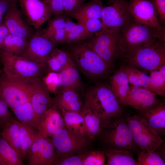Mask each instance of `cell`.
Instances as JSON below:
<instances>
[{
  "instance_id": "cell-1",
  "label": "cell",
  "mask_w": 165,
  "mask_h": 165,
  "mask_svg": "<svg viewBox=\"0 0 165 165\" xmlns=\"http://www.w3.org/2000/svg\"><path fill=\"white\" fill-rule=\"evenodd\" d=\"M83 106L90 108L99 117L101 127L126 113L110 86L99 84L87 91Z\"/></svg>"
},
{
  "instance_id": "cell-2",
  "label": "cell",
  "mask_w": 165,
  "mask_h": 165,
  "mask_svg": "<svg viewBox=\"0 0 165 165\" xmlns=\"http://www.w3.org/2000/svg\"><path fill=\"white\" fill-rule=\"evenodd\" d=\"M121 57L158 40L165 41V29H160L138 24L133 20L118 32Z\"/></svg>"
},
{
  "instance_id": "cell-3",
  "label": "cell",
  "mask_w": 165,
  "mask_h": 165,
  "mask_svg": "<svg viewBox=\"0 0 165 165\" xmlns=\"http://www.w3.org/2000/svg\"><path fill=\"white\" fill-rule=\"evenodd\" d=\"M67 51L78 68L88 79L105 77L112 67L103 60L85 41L68 44Z\"/></svg>"
},
{
  "instance_id": "cell-4",
  "label": "cell",
  "mask_w": 165,
  "mask_h": 165,
  "mask_svg": "<svg viewBox=\"0 0 165 165\" xmlns=\"http://www.w3.org/2000/svg\"><path fill=\"white\" fill-rule=\"evenodd\" d=\"M126 114L101 127L97 135L105 149L124 150L137 154L140 150L133 140Z\"/></svg>"
},
{
  "instance_id": "cell-5",
  "label": "cell",
  "mask_w": 165,
  "mask_h": 165,
  "mask_svg": "<svg viewBox=\"0 0 165 165\" xmlns=\"http://www.w3.org/2000/svg\"><path fill=\"white\" fill-rule=\"evenodd\" d=\"M0 58L4 74L13 81L40 78L46 70L41 64L20 55L0 51Z\"/></svg>"
},
{
  "instance_id": "cell-6",
  "label": "cell",
  "mask_w": 165,
  "mask_h": 165,
  "mask_svg": "<svg viewBox=\"0 0 165 165\" xmlns=\"http://www.w3.org/2000/svg\"><path fill=\"white\" fill-rule=\"evenodd\" d=\"M128 65L150 72L165 64V41L158 40L127 56Z\"/></svg>"
},
{
  "instance_id": "cell-7",
  "label": "cell",
  "mask_w": 165,
  "mask_h": 165,
  "mask_svg": "<svg viewBox=\"0 0 165 165\" xmlns=\"http://www.w3.org/2000/svg\"><path fill=\"white\" fill-rule=\"evenodd\" d=\"M125 117L133 140L140 151L152 152L163 143L161 138L139 114L132 115L126 113Z\"/></svg>"
},
{
  "instance_id": "cell-8",
  "label": "cell",
  "mask_w": 165,
  "mask_h": 165,
  "mask_svg": "<svg viewBox=\"0 0 165 165\" xmlns=\"http://www.w3.org/2000/svg\"><path fill=\"white\" fill-rule=\"evenodd\" d=\"M119 31L103 28L85 41L103 60L112 66L116 59L121 57L118 41Z\"/></svg>"
},
{
  "instance_id": "cell-9",
  "label": "cell",
  "mask_w": 165,
  "mask_h": 165,
  "mask_svg": "<svg viewBox=\"0 0 165 165\" xmlns=\"http://www.w3.org/2000/svg\"><path fill=\"white\" fill-rule=\"evenodd\" d=\"M57 158H63L84 152L90 140L86 136L75 133L65 126L52 137Z\"/></svg>"
},
{
  "instance_id": "cell-10",
  "label": "cell",
  "mask_w": 165,
  "mask_h": 165,
  "mask_svg": "<svg viewBox=\"0 0 165 165\" xmlns=\"http://www.w3.org/2000/svg\"><path fill=\"white\" fill-rule=\"evenodd\" d=\"M101 21L103 28L119 31L133 20L127 0H108L104 6Z\"/></svg>"
},
{
  "instance_id": "cell-11",
  "label": "cell",
  "mask_w": 165,
  "mask_h": 165,
  "mask_svg": "<svg viewBox=\"0 0 165 165\" xmlns=\"http://www.w3.org/2000/svg\"><path fill=\"white\" fill-rule=\"evenodd\" d=\"M0 97L12 110L30 101L31 93L26 84L12 80L4 73L0 77Z\"/></svg>"
},
{
  "instance_id": "cell-12",
  "label": "cell",
  "mask_w": 165,
  "mask_h": 165,
  "mask_svg": "<svg viewBox=\"0 0 165 165\" xmlns=\"http://www.w3.org/2000/svg\"><path fill=\"white\" fill-rule=\"evenodd\" d=\"M55 46L42 34L39 29L28 39L20 56L41 64L46 69L47 59Z\"/></svg>"
},
{
  "instance_id": "cell-13",
  "label": "cell",
  "mask_w": 165,
  "mask_h": 165,
  "mask_svg": "<svg viewBox=\"0 0 165 165\" xmlns=\"http://www.w3.org/2000/svg\"><path fill=\"white\" fill-rule=\"evenodd\" d=\"M28 86L31 93L30 102L39 124L41 118L53 104L50 92L42 79L36 77L24 82Z\"/></svg>"
},
{
  "instance_id": "cell-14",
  "label": "cell",
  "mask_w": 165,
  "mask_h": 165,
  "mask_svg": "<svg viewBox=\"0 0 165 165\" xmlns=\"http://www.w3.org/2000/svg\"><path fill=\"white\" fill-rule=\"evenodd\" d=\"M19 3L27 23L37 30L53 15L47 4L42 0H19Z\"/></svg>"
},
{
  "instance_id": "cell-15",
  "label": "cell",
  "mask_w": 165,
  "mask_h": 165,
  "mask_svg": "<svg viewBox=\"0 0 165 165\" xmlns=\"http://www.w3.org/2000/svg\"><path fill=\"white\" fill-rule=\"evenodd\" d=\"M128 8L133 20L139 24L160 29H165L159 23L157 13L151 0H129Z\"/></svg>"
},
{
  "instance_id": "cell-16",
  "label": "cell",
  "mask_w": 165,
  "mask_h": 165,
  "mask_svg": "<svg viewBox=\"0 0 165 165\" xmlns=\"http://www.w3.org/2000/svg\"><path fill=\"white\" fill-rule=\"evenodd\" d=\"M26 158L28 165H52L57 158L51 139L41 137L32 145Z\"/></svg>"
},
{
  "instance_id": "cell-17",
  "label": "cell",
  "mask_w": 165,
  "mask_h": 165,
  "mask_svg": "<svg viewBox=\"0 0 165 165\" xmlns=\"http://www.w3.org/2000/svg\"><path fill=\"white\" fill-rule=\"evenodd\" d=\"M3 22L9 33L27 40L34 33L17 6L11 7L5 15Z\"/></svg>"
},
{
  "instance_id": "cell-18",
  "label": "cell",
  "mask_w": 165,
  "mask_h": 165,
  "mask_svg": "<svg viewBox=\"0 0 165 165\" xmlns=\"http://www.w3.org/2000/svg\"><path fill=\"white\" fill-rule=\"evenodd\" d=\"M156 95L148 89L131 85L124 105V106H130L139 112H142L150 108L158 102Z\"/></svg>"
},
{
  "instance_id": "cell-19",
  "label": "cell",
  "mask_w": 165,
  "mask_h": 165,
  "mask_svg": "<svg viewBox=\"0 0 165 165\" xmlns=\"http://www.w3.org/2000/svg\"><path fill=\"white\" fill-rule=\"evenodd\" d=\"M64 126L61 111L53 103L41 116L38 124V131L41 137L51 138Z\"/></svg>"
},
{
  "instance_id": "cell-20",
  "label": "cell",
  "mask_w": 165,
  "mask_h": 165,
  "mask_svg": "<svg viewBox=\"0 0 165 165\" xmlns=\"http://www.w3.org/2000/svg\"><path fill=\"white\" fill-rule=\"evenodd\" d=\"M140 115L146 121L151 128L160 137L165 134V105L158 102L153 106L142 112Z\"/></svg>"
},
{
  "instance_id": "cell-21",
  "label": "cell",
  "mask_w": 165,
  "mask_h": 165,
  "mask_svg": "<svg viewBox=\"0 0 165 165\" xmlns=\"http://www.w3.org/2000/svg\"><path fill=\"white\" fill-rule=\"evenodd\" d=\"M78 93L71 89L61 90L53 98V103L59 108L80 113L82 106Z\"/></svg>"
},
{
  "instance_id": "cell-22",
  "label": "cell",
  "mask_w": 165,
  "mask_h": 165,
  "mask_svg": "<svg viewBox=\"0 0 165 165\" xmlns=\"http://www.w3.org/2000/svg\"><path fill=\"white\" fill-rule=\"evenodd\" d=\"M61 90L71 89L78 92L82 87V82L74 62L58 72Z\"/></svg>"
},
{
  "instance_id": "cell-23",
  "label": "cell",
  "mask_w": 165,
  "mask_h": 165,
  "mask_svg": "<svg viewBox=\"0 0 165 165\" xmlns=\"http://www.w3.org/2000/svg\"><path fill=\"white\" fill-rule=\"evenodd\" d=\"M104 6L101 0H92L85 3L67 16L75 19L78 22L90 18L101 20Z\"/></svg>"
},
{
  "instance_id": "cell-24",
  "label": "cell",
  "mask_w": 165,
  "mask_h": 165,
  "mask_svg": "<svg viewBox=\"0 0 165 165\" xmlns=\"http://www.w3.org/2000/svg\"><path fill=\"white\" fill-rule=\"evenodd\" d=\"M19 128V122L13 117L2 124L0 136L16 150L22 158Z\"/></svg>"
},
{
  "instance_id": "cell-25",
  "label": "cell",
  "mask_w": 165,
  "mask_h": 165,
  "mask_svg": "<svg viewBox=\"0 0 165 165\" xmlns=\"http://www.w3.org/2000/svg\"><path fill=\"white\" fill-rule=\"evenodd\" d=\"M110 87L124 106L125 100L130 88V83L123 66L109 78Z\"/></svg>"
},
{
  "instance_id": "cell-26",
  "label": "cell",
  "mask_w": 165,
  "mask_h": 165,
  "mask_svg": "<svg viewBox=\"0 0 165 165\" xmlns=\"http://www.w3.org/2000/svg\"><path fill=\"white\" fill-rule=\"evenodd\" d=\"M73 63L67 50L55 47L47 59L46 68L50 72H59Z\"/></svg>"
},
{
  "instance_id": "cell-27",
  "label": "cell",
  "mask_w": 165,
  "mask_h": 165,
  "mask_svg": "<svg viewBox=\"0 0 165 165\" xmlns=\"http://www.w3.org/2000/svg\"><path fill=\"white\" fill-rule=\"evenodd\" d=\"M80 113L83 119L86 136L90 141L97 135L101 128L100 119L90 108L82 106Z\"/></svg>"
},
{
  "instance_id": "cell-28",
  "label": "cell",
  "mask_w": 165,
  "mask_h": 165,
  "mask_svg": "<svg viewBox=\"0 0 165 165\" xmlns=\"http://www.w3.org/2000/svg\"><path fill=\"white\" fill-rule=\"evenodd\" d=\"M19 123L20 147L23 160L26 158L27 152L32 145L41 137L37 129Z\"/></svg>"
},
{
  "instance_id": "cell-29",
  "label": "cell",
  "mask_w": 165,
  "mask_h": 165,
  "mask_svg": "<svg viewBox=\"0 0 165 165\" xmlns=\"http://www.w3.org/2000/svg\"><path fill=\"white\" fill-rule=\"evenodd\" d=\"M19 122L38 131V125L30 101L11 110Z\"/></svg>"
},
{
  "instance_id": "cell-30",
  "label": "cell",
  "mask_w": 165,
  "mask_h": 165,
  "mask_svg": "<svg viewBox=\"0 0 165 165\" xmlns=\"http://www.w3.org/2000/svg\"><path fill=\"white\" fill-rule=\"evenodd\" d=\"M108 165H136L134 153L128 151L105 149Z\"/></svg>"
},
{
  "instance_id": "cell-31",
  "label": "cell",
  "mask_w": 165,
  "mask_h": 165,
  "mask_svg": "<svg viewBox=\"0 0 165 165\" xmlns=\"http://www.w3.org/2000/svg\"><path fill=\"white\" fill-rule=\"evenodd\" d=\"M59 109L63 117L65 126L75 133L86 136V130L83 118L80 112Z\"/></svg>"
},
{
  "instance_id": "cell-32",
  "label": "cell",
  "mask_w": 165,
  "mask_h": 165,
  "mask_svg": "<svg viewBox=\"0 0 165 165\" xmlns=\"http://www.w3.org/2000/svg\"><path fill=\"white\" fill-rule=\"evenodd\" d=\"M28 40L9 33L0 46V51L20 55L25 49Z\"/></svg>"
},
{
  "instance_id": "cell-33",
  "label": "cell",
  "mask_w": 165,
  "mask_h": 165,
  "mask_svg": "<svg viewBox=\"0 0 165 165\" xmlns=\"http://www.w3.org/2000/svg\"><path fill=\"white\" fill-rule=\"evenodd\" d=\"M0 165H23L16 150L0 136Z\"/></svg>"
},
{
  "instance_id": "cell-34",
  "label": "cell",
  "mask_w": 165,
  "mask_h": 165,
  "mask_svg": "<svg viewBox=\"0 0 165 165\" xmlns=\"http://www.w3.org/2000/svg\"><path fill=\"white\" fill-rule=\"evenodd\" d=\"M150 73L149 90L156 95H164L165 94V64Z\"/></svg>"
},
{
  "instance_id": "cell-35",
  "label": "cell",
  "mask_w": 165,
  "mask_h": 165,
  "mask_svg": "<svg viewBox=\"0 0 165 165\" xmlns=\"http://www.w3.org/2000/svg\"><path fill=\"white\" fill-rule=\"evenodd\" d=\"M123 67L131 85L149 89V76L142 71L129 65Z\"/></svg>"
},
{
  "instance_id": "cell-36",
  "label": "cell",
  "mask_w": 165,
  "mask_h": 165,
  "mask_svg": "<svg viewBox=\"0 0 165 165\" xmlns=\"http://www.w3.org/2000/svg\"><path fill=\"white\" fill-rule=\"evenodd\" d=\"M93 35L86 30L82 24L78 22L72 30L66 35L65 44L68 45L85 41Z\"/></svg>"
},
{
  "instance_id": "cell-37",
  "label": "cell",
  "mask_w": 165,
  "mask_h": 165,
  "mask_svg": "<svg viewBox=\"0 0 165 165\" xmlns=\"http://www.w3.org/2000/svg\"><path fill=\"white\" fill-rule=\"evenodd\" d=\"M136 165H164L165 162L160 153H148L140 151L138 153Z\"/></svg>"
},
{
  "instance_id": "cell-38",
  "label": "cell",
  "mask_w": 165,
  "mask_h": 165,
  "mask_svg": "<svg viewBox=\"0 0 165 165\" xmlns=\"http://www.w3.org/2000/svg\"><path fill=\"white\" fill-rule=\"evenodd\" d=\"M66 15L65 14L60 15H54L52 19H50L47 27L40 30L43 35L52 33L64 29Z\"/></svg>"
},
{
  "instance_id": "cell-39",
  "label": "cell",
  "mask_w": 165,
  "mask_h": 165,
  "mask_svg": "<svg viewBox=\"0 0 165 165\" xmlns=\"http://www.w3.org/2000/svg\"><path fill=\"white\" fill-rule=\"evenodd\" d=\"M104 151L97 150L85 152L83 165H103L105 161Z\"/></svg>"
},
{
  "instance_id": "cell-40",
  "label": "cell",
  "mask_w": 165,
  "mask_h": 165,
  "mask_svg": "<svg viewBox=\"0 0 165 165\" xmlns=\"http://www.w3.org/2000/svg\"><path fill=\"white\" fill-rule=\"evenodd\" d=\"M85 152L64 158H57L53 165H83Z\"/></svg>"
},
{
  "instance_id": "cell-41",
  "label": "cell",
  "mask_w": 165,
  "mask_h": 165,
  "mask_svg": "<svg viewBox=\"0 0 165 165\" xmlns=\"http://www.w3.org/2000/svg\"><path fill=\"white\" fill-rule=\"evenodd\" d=\"M78 22L82 24L86 30L93 35L103 28L101 20L98 19H87Z\"/></svg>"
},
{
  "instance_id": "cell-42",
  "label": "cell",
  "mask_w": 165,
  "mask_h": 165,
  "mask_svg": "<svg viewBox=\"0 0 165 165\" xmlns=\"http://www.w3.org/2000/svg\"><path fill=\"white\" fill-rule=\"evenodd\" d=\"M42 79L50 92L57 94L59 88L58 72H50Z\"/></svg>"
},
{
  "instance_id": "cell-43",
  "label": "cell",
  "mask_w": 165,
  "mask_h": 165,
  "mask_svg": "<svg viewBox=\"0 0 165 165\" xmlns=\"http://www.w3.org/2000/svg\"><path fill=\"white\" fill-rule=\"evenodd\" d=\"M43 35L55 46L57 44H63L65 43L66 34L64 29Z\"/></svg>"
},
{
  "instance_id": "cell-44",
  "label": "cell",
  "mask_w": 165,
  "mask_h": 165,
  "mask_svg": "<svg viewBox=\"0 0 165 165\" xmlns=\"http://www.w3.org/2000/svg\"><path fill=\"white\" fill-rule=\"evenodd\" d=\"M86 0H63L64 13L67 15L84 4Z\"/></svg>"
},
{
  "instance_id": "cell-45",
  "label": "cell",
  "mask_w": 165,
  "mask_h": 165,
  "mask_svg": "<svg viewBox=\"0 0 165 165\" xmlns=\"http://www.w3.org/2000/svg\"><path fill=\"white\" fill-rule=\"evenodd\" d=\"M47 4L53 15H60L64 14L63 0H47Z\"/></svg>"
},
{
  "instance_id": "cell-46",
  "label": "cell",
  "mask_w": 165,
  "mask_h": 165,
  "mask_svg": "<svg viewBox=\"0 0 165 165\" xmlns=\"http://www.w3.org/2000/svg\"><path fill=\"white\" fill-rule=\"evenodd\" d=\"M6 103L0 97V122L1 124L14 117Z\"/></svg>"
},
{
  "instance_id": "cell-47",
  "label": "cell",
  "mask_w": 165,
  "mask_h": 165,
  "mask_svg": "<svg viewBox=\"0 0 165 165\" xmlns=\"http://www.w3.org/2000/svg\"><path fill=\"white\" fill-rule=\"evenodd\" d=\"M153 2L157 14L163 22L165 20V0H151Z\"/></svg>"
},
{
  "instance_id": "cell-48",
  "label": "cell",
  "mask_w": 165,
  "mask_h": 165,
  "mask_svg": "<svg viewBox=\"0 0 165 165\" xmlns=\"http://www.w3.org/2000/svg\"><path fill=\"white\" fill-rule=\"evenodd\" d=\"M12 6L6 0H0V23L3 22L6 13Z\"/></svg>"
},
{
  "instance_id": "cell-49",
  "label": "cell",
  "mask_w": 165,
  "mask_h": 165,
  "mask_svg": "<svg viewBox=\"0 0 165 165\" xmlns=\"http://www.w3.org/2000/svg\"><path fill=\"white\" fill-rule=\"evenodd\" d=\"M9 33L7 27L3 22L0 23V46Z\"/></svg>"
},
{
  "instance_id": "cell-50",
  "label": "cell",
  "mask_w": 165,
  "mask_h": 165,
  "mask_svg": "<svg viewBox=\"0 0 165 165\" xmlns=\"http://www.w3.org/2000/svg\"><path fill=\"white\" fill-rule=\"evenodd\" d=\"M76 23L74 22L68 16L66 15L64 30L66 35L71 31L75 27Z\"/></svg>"
},
{
  "instance_id": "cell-51",
  "label": "cell",
  "mask_w": 165,
  "mask_h": 165,
  "mask_svg": "<svg viewBox=\"0 0 165 165\" xmlns=\"http://www.w3.org/2000/svg\"><path fill=\"white\" fill-rule=\"evenodd\" d=\"M162 144L157 148L159 149L157 152L160 153L162 158L165 159V145Z\"/></svg>"
},
{
  "instance_id": "cell-52",
  "label": "cell",
  "mask_w": 165,
  "mask_h": 165,
  "mask_svg": "<svg viewBox=\"0 0 165 165\" xmlns=\"http://www.w3.org/2000/svg\"><path fill=\"white\" fill-rule=\"evenodd\" d=\"M8 2L11 6H17V4L19 3V0H6Z\"/></svg>"
},
{
  "instance_id": "cell-53",
  "label": "cell",
  "mask_w": 165,
  "mask_h": 165,
  "mask_svg": "<svg viewBox=\"0 0 165 165\" xmlns=\"http://www.w3.org/2000/svg\"><path fill=\"white\" fill-rule=\"evenodd\" d=\"M1 126H2V124L0 122V132L1 129Z\"/></svg>"
},
{
  "instance_id": "cell-54",
  "label": "cell",
  "mask_w": 165,
  "mask_h": 165,
  "mask_svg": "<svg viewBox=\"0 0 165 165\" xmlns=\"http://www.w3.org/2000/svg\"><path fill=\"white\" fill-rule=\"evenodd\" d=\"M42 0L47 3V0Z\"/></svg>"
},
{
  "instance_id": "cell-55",
  "label": "cell",
  "mask_w": 165,
  "mask_h": 165,
  "mask_svg": "<svg viewBox=\"0 0 165 165\" xmlns=\"http://www.w3.org/2000/svg\"><path fill=\"white\" fill-rule=\"evenodd\" d=\"M1 73H2V70L1 69V68H0V77L1 75Z\"/></svg>"
},
{
  "instance_id": "cell-56",
  "label": "cell",
  "mask_w": 165,
  "mask_h": 165,
  "mask_svg": "<svg viewBox=\"0 0 165 165\" xmlns=\"http://www.w3.org/2000/svg\"></svg>"
},
{
  "instance_id": "cell-57",
  "label": "cell",
  "mask_w": 165,
  "mask_h": 165,
  "mask_svg": "<svg viewBox=\"0 0 165 165\" xmlns=\"http://www.w3.org/2000/svg\"></svg>"
}]
</instances>
